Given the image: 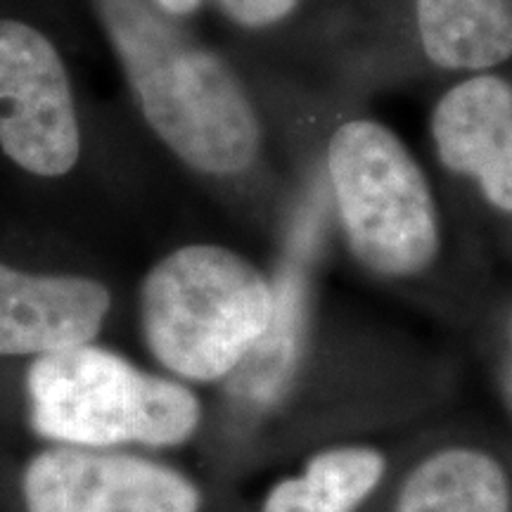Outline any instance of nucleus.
<instances>
[{
	"label": "nucleus",
	"mask_w": 512,
	"mask_h": 512,
	"mask_svg": "<svg viewBox=\"0 0 512 512\" xmlns=\"http://www.w3.org/2000/svg\"><path fill=\"white\" fill-rule=\"evenodd\" d=\"M382 470V456L370 448H337L313 458L304 479L342 510L354 512L380 482Z\"/></svg>",
	"instance_id": "obj_12"
},
{
	"label": "nucleus",
	"mask_w": 512,
	"mask_h": 512,
	"mask_svg": "<svg viewBox=\"0 0 512 512\" xmlns=\"http://www.w3.org/2000/svg\"><path fill=\"white\" fill-rule=\"evenodd\" d=\"M422 48L446 69H489L512 55V0H415Z\"/></svg>",
	"instance_id": "obj_9"
},
{
	"label": "nucleus",
	"mask_w": 512,
	"mask_h": 512,
	"mask_svg": "<svg viewBox=\"0 0 512 512\" xmlns=\"http://www.w3.org/2000/svg\"><path fill=\"white\" fill-rule=\"evenodd\" d=\"M202 0H157V5L162 8L166 15H174V17H183L190 15L192 10H197Z\"/></svg>",
	"instance_id": "obj_15"
},
{
	"label": "nucleus",
	"mask_w": 512,
	"mask_h": 512,
	"mask_svg": "<svg viewBox=\"0 0 512 512\" xmlns=\"http://www.w3.org/2000/svg\"><path fill=\"white\" fill-rule=\"evenodd\" d=\"M328 169L351 249L384 275H413L439 247L430 185L389 128L349 121L330 140Z\"/></svg>",
	"instance_id": "obj_4"
},
{
	"label": "nucleus",
	"mask_w": 512,
	"mask_h": 512,
	"mask_svg": "<svg viewBox=\"0 0 512 512\" xmlns=\"http://www.w3.org/2000/svg\"><path fill=\"white\" fill-rule=\"evenodd\" d=\"M221 8L242 27H268L290 15L297 0H219Z\"/></svg>",
	"instance_id": "obj_14"
},
{
	"label": "nucleus",
	"mask_w": 512,
	"mask_h": 512,
	"mask_svg": "<svg viewBox=\"0 0 512 512\" xmlns=\"http://www.w3.org/2000/svg\"><path fill=\"white\" fill-rule=\"evenodd\" d=\"M304 330V278L290 264L273 287V318L264 335L233 370V392L249 403H271L297 366Z\"/></svg>",
	"instance_id": "obj_11"
},
{
	"label": "nucleus",
	"mask_w": 512,
	"mask_h": 512,
	"mask_svg": "<svg viewBox=\"0 0 512 512\" xmlns=\"http://www.w3.org/2000/svg\"><path fill=\"white\" fill-rule=\"evenodd\" d=\"M29 396L38 434L81 446L181 444L200 420L197 399L181 384L88 344L38 356Z\"/></svg>",
	"instance_id": "obj_3"
},
{
	"label": "nucleus",
	"mask_w": 512,
	"mask_h": 512,
	"mask_svg": "<svg viewBox=\"0 0 512 512\" xmlns=\"http://www.w3.org/2000/svg\"><path fill=\"white\" fill-rule=\"evenodd\" d=\"M110 292L79 275H29L0 264V356L50 354L98 335Z\"/></svg>",
	"instance_id": "obj_7"
},
{
	"label": "nucleus",
	"mask_w": 512,
	"mask_h": 512,
	"mask_svg": "<svg viewBox=\"0 0 512 512\" xmlns=\"http://www.w3.org/2000/svg\"><path fill=\"white\" fill-rule=\"evenodd\" d=\"M0 147L36 176H64L81 150L67 69L41 31L0 19Z\"/></svg>",
	"instance_id": "obj_5"
},
{
	"label": "nucleus",
	"mask_w": 512,
	"mask_h": 512,
	"mask_svg": "<svg viewBox=\"0 0 512 512\" xmlns=\"http://www.w3.org/2000/svg\"><path fill=\"white\" fill-rule=\"evenodd\" d=\"M396 512H510L508 482L484 453L444 451L413 472Z\"/></svg>",
	"instance_id": "obj_10"
},
{
	"label": "nucleus",
	"mask_w": 512,
	"mask_h": 512,
	"mask_svg": "<svg viewBox=\"0 0 512 512\" xmlns=\"http://www.w3.org/2000/svg\"><path fill=\"white\" fill-rule=\"evenodd\" d=\"M29 512H197L200 496L178 472L140 458L57 448L24 477Z\"/></svg>",
	"instance_id": "obj_6"
},
{
	"label": "nucleus",
	"mask_w": 512,
	"mask_h": 512,
	"mask_svg": "<svg viewBox=\"0 0 512 512\" xmlns=\"http://www.w3.org/2000/svg\"><path fill=\"white\" fill-rule=\"evenodd\" d=\"M271 318L273 287L223 247L178 249L143 285L147 344L166 368L190 380L233 373Z\"/></svg>",
	"instance_id": "obj_2"
},
{
	"label": "nucleus",
	"mask_w": 512,
	"mask_h": 512,
	"mask_svg": "<svg viewBox=\"0 0 512 512\" xmlns=\"http://www.w3.org/2000/svg\"><path fill=\"white\" fill-rule=\"evenodd\" d=\"M264 512H347L332 503L328 496L306 482L304 477L285 479L268 496Z\"/></svg>",
	"instance_id": "obj_13"
},
{
	"label": "nucleus",
	"mask_w": 512,
	"mask_h": 512,
	"mask_svg": "<svg viewBox=\"0 0 512 512\" xmlns=\"http://www.w3.org/2000/svg\"><path fill=\"white\" fill-rule=\"evenodd\" d=\"M147 124L204 174L245 171L259 152V119L230 67L150 0H100Z\"/></svg>",
	"instance_id": "obj_1"
},
{
	"label": "nucleus",
	"mask_w": 512,
	"mask_h": 512,
	"mask_svg": "<svg viewBox=\"0 0 512 512\" xmlns=\"http://www.w3.org/2000/svg\"><path fill=\"white\" fill-rule=\"evenodd\" d=\"M439 157L451 171L475 176L489 202L512 211V88L498 76H475L448 91L432 121Z\"/></svg>",
	"instance_id": "obj_8"
}]
</instances>
